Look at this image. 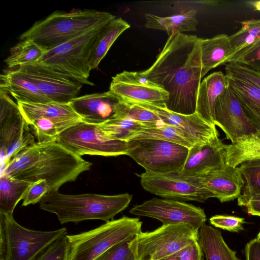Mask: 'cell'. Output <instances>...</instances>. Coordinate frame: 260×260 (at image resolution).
Here are the masks:
<instances>
[{"label":"cell","mask_w":260,"mask_h":260,"mask_svg":"<svg viewBox=\"0 0 260 260\" xmlns=\"http://www.w3.org/2000/svg\"><path fill=\"white\" fill-rule=\"evenodd\" d=\"M130 25L120 17L116 18L99 31L93 45L89 59L91 70L98 67L109 49Z\"/></svg>","instance_id":"26"},{"label":"cell","mask_w":260,"mask_h":260,"mask_svg":"<svg viewBox=\"0 0 260 260\" xmlns=\"http://www.w3.org/2000/svg\"><path fill=\"white\" fill-rule=\"evenodd\" d=\"M215 125L222 130L232 143L238 138L256 132L229 85L216 103Z\"/></svg>","instance_id":"16"},{"label":"cell","mask_w":260,"mask_h":260,"mask_svg":"<svg viewBox=\"0 0 260 260\" xmlns=\"http://www.w3.org/2000/svg\"><path fill=\"white\" fill-rule=\"evenodd\" d=\"M254 159H260V136L255 133L238 138L226 145V165L236 168L244 161Z\"/></svg>","instance_id":"29"},{"label":"cell","mask_w":260,"mask_h":260,"mask_svg":"<svg viewBox=\"0 0 260 260\" xmlns=\"http://www.w3.org/2000/svg\"><path fill=\"white\" fill-rule=\"evenodd\" d=\"M159 260H180V257L176 255L166 257Z\"/></svg>","instance_id":"49"},{"label":"cell","mask_w":260,"mask_h":260,"mask_svg":"<svg viewBox=\"0 0 260 260\" xmlns=\"http://www.w3.org/2000/svg\"><path fill=\"white\" fill-rule=\"evenodd\" d=\"M45 52L32 41L21 40L10 49V54L5 62L8 67L16 69L37 62Z\"/></svg>","instance_id":"33"},{"label":"cell","mask_w":260,"mask_h":260,"mask_svg":"<svg viewBox=\"0 0 260 260\" xmlns=\"http://www.w3.org/2000/svg\"><path fill=\"white\" fill-rule=\"evenodd\" d=\"M133 198L128 193L107 196L95 193L69 195L57 191H50L43 196L40 208L55 214L61 224L77 223L91 219L106 222L125 209Z\"/></svg>","instance_id":"4"},{"label":"cell","mask_w":260,"mask_h":260,"mask_svg":"<svg viewBox=\"0 0 260 260\" xmlns=\"http://www.w3.org/2000/svg\"><path fill=\"white\" fill-rule=\"evenodd\" d=\"M203 251L199 240L196 241L182 248L174 255L180 260H203Z\"/></svg>","instance_id":"44"},{"label":"cell","mask_w":260,"mask_h":260,"mask_svg":"<svg viewBox=\"0 0 260 260\" xmlns=\"http://www.w3.org/2000/svg\"><path fill=\"white\" fill-rule=\"evenodd\" d=\"M209 220L213 226L233 232L243 230L245 222L243 218L225 215H214Z\"/></svg>","instance_id":"42"},{"label":"cell","mask_w":260,"mask_h":260,"mask_svg":"<svg viewBox=\"0 0 260 260\" xmlns=\"http://www.w3.org/2000/svg\"><path fill=\"white\" fill-rule=\"evenodd\" d=\"M120 100L109 90L77 96L70 104L83 122L100 125L118 118Z\"/></svg>","instance_id":"17"},{"label":"cell","mask_w":260,"mask_h":260,"mask_svg":"<svg viewBox=\"0 0 260 260\" xmlns=\"http://www.w3.org/2000/svg\"><path fill=\"white\" fill-rule=\"evenodd\" d=\"M201 40L183 33L168 36L154 62L143 71L148 79L168 92L166 107L171 111L183 115L196 112L202 79Z\"/></svg>","instance_id":"1"},{"label":"cell","mask_w":260,"mask_h":260,"mask_svg":"<svg viewBox=\"0 0 260 260\" xmlns=\"http://www.w3.org/2000/svg\"><path fill=\"white\" fill-rule=\"evenodd\" d=\"M225 76L249 121L260 132V88L245 80Z\"/></svg>","instance_id":"23"},{"label":"cell","mask_w":260,"mask_h":260,"mask_svg":"<svg viewBox=\"0 0 260 260\" xmlns=\"http://www.w3.org/2000/svg\"><path fill=\"white\" fill-rule=\"evenodd\" d=\"M91 165L56 142H36L12 157L1 173L30 182L45 180L50 192L58 190L64 183L74 181Z\"/></svg>","instance_id":"2"},{"label":"cell","mask_w":260,"mask_h":260,"mask_svg":"<svg viewBox=\"0 0 260 260\" xmlns=\"http://www.w3.org/2000/svg\"><path fill=\"white\" fill-rule=\"evenodd\" d=\"M32 182L12 177L5 173L0 176V214H13L14 210Z\"/></svg>","instance_id":"31"},{"label":"cell","mask_w":260,"mask_h":260,"mask_svg":"<svg viewBox=\"0 0 260 260\" xmlns=\"http://www.w3.org/2000/svg\"><path fill=\"white\" fill-rule=\"evenodd\" d=\"M0 79V89L11 94L17 102L51 103L30 80L16 69L1 74Z\"/></svg>","instance_id":"22"},{"label":"cell","mask_w":260,"mask_h":260,"mask_svg":"<svg viewBox=\"0 0 260 260\" xmlns=\"http://www.w3.org/2000/svg\"><path fill=\"white\" fill-rule=\"evenodd\" d=\"M139 176L145 190L165 198L204 202L214 198L203 186L201 177L185 176L180 172L157 174L146 171Z\"/></svg>","instance_id":"12"},{"label":"cell","mask_w":260,"mask_h":260,"mask_svg":"<svg viewBox=\"0 0 260 260\" xmlns=\"http://www.w3.org/2000/svg\"><path fill=\"white\" fill-rule=\"evenodd\" d=\"M99 125L113 138L127 141L139 130L149 127V123H141L124 117L109 120Z\"/></svg>","instance_id":"36"},{"label":"cell","mask_w":260,"mask_h":260,"mask_svg":"<svg viewBox=\"0 0 260 260\" xmlns=\"http://www.w3.org/2000/svg\"><path fill=\"white\" fill-rule=\"evenodd\" d=\"M203 186L221 203L232 201L240 196L244 184L237 167L227 165L201 177Z\"/></svg>","instance_id":"20"},{"label":"cell","mask_w":260,"mask_h":260,"mask_svg":"<svg viewBox=\"0 0 260 260\" xmlns=\"http://www.w3.org/2000/svg\"><path fill=\"white\" fill-rule=\"evenodd\" d=\"M142 139L165 140L183 145L189 149L198 143L182 129L162 121L154 126L139 130L129 137L127 142Z\"/></svg>","instance_id":"30"},{"label":"cell","mask_w":260,"mask_h":260,"mask_svg":"<svg viewBox=\"0 0 260 260\" xmlns=\"http://www.w3.org/2000/svg\"><path fill=\"white\" fill-rule=\"evenodd\" d=\"M255 134L260 136V132H255Z\"/></svg>","instance_id":"51"},{"label":"cell","mask_w":260,"mask_h":260,"mask_svg":"<svg viewBox=\"0 0 260 260\" xmlns=\"http://www.w3.org/2000/svg\"><path fill=\"white\" fill-rule=\"evenodd\" d=\"M129 212L135 215L156 219L163 225L188 223L198 230L206 221L203 209L170 199L154 198L135 206Z\"/></svg>","instance_id":"13"},{"label":"cell","mask_w":260,"mask_h":260,"mask_svg":"<svg viewBox=\"0 0 260 260\" xmlns=\"http://www.w3.org/2000/svg\"><path fill=\"white\" fill-rule=\"evenodd\" d=\"M225 71L226 76L245 80L260 88V72L238 62L226 64Z\"/></svg>","instance_id":"38"},{"label":"cell","mask_w":260,"mask_h":260,"mask_svg":"<svg viewBox=\"0 0 260 260\" xmlns=\"http://www.w3.org/2000/svg\"><path fill=\"white\" fill-rule=\"evenodd\" d=\"M228 86L225 75L221 71L211 73L201 82L197 94L196 112L208 123L215 125L216 103Z\"/></svg>","instance_id":"21"},{"label":"cell","mask_w":260,"mask_h":260,"mask_svg":"<svg viewBox=\"0 0 260 260\" xmlns=\"http://www.w3.org/2000/svg\"><path fill=\"white\" fill-rule=\"evenodd\" d=\"M139 218L124 216L92 230L67 235L68 260H93L113 245L141 232Z\"/></svg>","instance_id":"5"},{"label":"cell","mask_w":260,"mask_h":260,"mask_svg":"<svg viewBox=\"0 0 260 260\" xmlns=\"http://www.w3.org/2000/svg\"><path fill=\"white\" fill-rule=\"evenodd\" d=\"M36 143L18 104L0 89L1 170L20 151Z\"/></svg>","instance_id":"11"},{"label":"cell","mask_w":260,"mask_h":260,"mask_svg":"<svg viewBox=\"0 0 260 260\" xmlns=\"http://www.w3.org/2000/svg\"><path fill=\"white\" fill-rule=\"evenodd\" d=\"M199 236L206 260H241L225 242L218 230L204 224L199 230Z\"/></svg>","instance_id":"27"},{"label":"cell","mask_w":260,"mask_h":260,"mask_svg":"<svg viewBox=\"0 0 260 260\" xmlns=\"http://www.w3.org/2000/svg\"><path fill=\"white\" fill-rule=\"evenodd\" d=\"M20 112L28 124L41 117L81 119L69 103H26L17 102Z\"/></svg>","instance_id":"28"},{"label":"cell","mask_w":260,"mask_h":260,"mask_svg":"<svg viewBox=\"0 0 260 260\" xmlns=\"http://www.w3.org/2000/svg\"><path fill=\"white\" fill-rule=\"evenodd\" d=\"M56 142L79 156L85 154L104 156L127 155L129 148L128 142L113 138L99 125L83 121L60 133Z\"/></svg>","instance_id":"9"},{"label":"cell","mask_w":260,"mask_h":260,"mask_svg":"<svg viewBox=\"0 0 260 260\" xmlns=\"http://www.w3.org/2000/svg\"><path fill=\"white\" fill-rule=\"evenodd\" d=\"M240 23L241 29L229 36L231 54L228 58L260 38V19L247 20Z\"/></svg>","instance_id":"35"},{"label":"cell","mask_w":260,"mask_h":260,"mask_svg":"<svg viewBox=\"0 0 260 260\" xmlns=\"http://www.w3.org/2000/svg\"><path fill=\"white\" fill-rule=\"evenodd\" d=\"M67 234L52 243L35 260H68Z\"/></svg>","instance_id":"39"},{"label":"cell","mask_w":260,"mask_h":260,"mask_svg":"<svg viewBox=\"0 0 260 260\" xmlns=\"http://www.w3.org/2000/svg\"><path fill=\"white\" fill-rule=\"evenodd\" d=\"M15 69L30 80L50 102L69 103L82 87L72 78L38 62Z\"/></svg>","instance_id":"15"},{"label":"cell","mask_w":260,"mask_h":260,"mask_svg":"<svg viewBox=\"0 0 260 260\" xmlns=\"http://www.w3.org/2000/svg\"><path fill=\"white\" fill-rule=\"evenodd\" d=\"M225 148L226 145L218 137L206 144H195L189 149L180 173L185 176L202 177L224 168L226 165Z\"/></svg>","instance_id":"18"},{"label":"cell","mask_w":260,"mask_h":260,"mask_svg":"<svg viewBox=\"0 0 260 260\" xmlns=\"http://www.w3.org/2000/svg\"><path fill=\"white\" fill-rule=\"evenodd\" d=\"M251 4L254 10L260 12V1H253Z\"/></svg>","instance_id":"48"},{"label":"cell","mask_w":260,"mask_h":260,"mask_svg":"<svg viewBox=\"0 0 260 260\" xmlns=\"http://www.w3.org/2000/svg\"><path fill=\"white\" fill-rule=\"evenodd\" d=\"M109 90L119 99L132 103H145L166 108L168 92L150 81L143 71H124L112 78Z\"/></svg>","instance_id":"14"},{"label":"cell","mask_w":260,"mask_h":260,"mask_svg":"<svg viewBox=\"0 0 260 260\" xmlns=\"http://www.w3.org/2000/svg\"><path fill=\"white\" fill-rule=\"evenodd\" d=\"M237 168L244 182L241 194L237 199L238 205L244 206L251 196L260 194V159L244 161Z\"/></svg>","instance_id":"34"},{"label":"cell","mask_w":260,"mask_h":260,"mask_svg":"<svg viewBox=\"0 0 260 260\" xmlns=\"http://www.w3.org/2000/svg\"><path fill=\"white\" fill-rule=\"evenodd\" d=\"M246 260H260V241L256 238L250 241L245 248Z\"/></svg>","instance_id":"45"},{"label":"cell","mask_w":260,"mask_h":260,"mask_svg":"<svg viewBox=\"0 0 260 260\" xmlns=\"http://www.w3.org/2000/svg\"><path fill=\"white\" fill-rule=\"evenodd\" d=\"M156 113L161 121L177 127L186 133L198 143L206 144L218 137L216 126L202 118L196 112L183 115L162 108L145 103H137Z\"/></svg>","instance_id":"19"},{"label":"cell","mask_w":260,"mask_h":260,"mask_svg":"<svg viewBox=\"0 0 260 260\" xmlns=\"http://www.w3.org/2000/svg\"><path fill=\"white\" fill-rule=\"evenodd\" d=\"M127 155L146 172L166 174L181 171L189 148L161 140L142 139L128 141Z\"/></svg>","instance_id":"10"},{"label":"cell","mask_w":260,"mask_h":260,"mask_svg":"<svg viewBox=\"0 0 260 260\" xmlns=\"http://www.w3.org/2000/svg\"><path fill=\"white\" fill-rule=\"evenodd\" d=\"M132 239L117 243L93 260H135L129 247Z\"/></svg>","instance_id":"40"},{"label":"cell","mask_w":260,"mask_h":260,"mask_svg":"<svg viewBox=\"0 0 260 260\" xmlns=\"http://www.w3.org/2000/svg\"><path fill=\"white\" fill-rule=\"evenodd\" d=\"M197 11L191 9L186 12L167 17L145 13L146 28L165 31L168 36L184 31H196L198 21Z\"/></svg>","instance_id":"24"},{"label":"cell","mask_w":260,"mask_h":260,"mask_svg":"<svg viewBox=\"0 0 260 260\" xmlns=\"http://www.w3.org/2000/svg\"><path fill=\"white\" fill-rule=\"evenodd\" d=\"M118 117H127L139 122L146 123L161 121L158 116L149 109L138 104L121 100L119 103Z\"/></svg>","instance_id":"37"},{"label":"cell","mask_w":260,"mask_h":260,"mask_svg":"<svg viewBox=\"0 0 260 260\" xmlns=\"http://www.w3.org/2000/svg\"><path fill=\"white\" fill-rule=\"evenodd\" d=\"M101 29L85 32L46 51L37 62L82 84L93 86L94 84L88 80L91 70L89 59L93 43Z\"/></svg>","instance_id":"8"},{"label":"cell","mask_w":260,"mask_h":260,"mask_svg":"<svg viewBox=\"0 0 260 260\" xmlns=\"http://www.w3.org/2000/svg\"><path fill=\"white\" fill-rule=\"evenodd\" d=\"M199 240V230L189 224H162L152 231L139 233L129 247L135 260H159Z\"/></svg>","instance_id":"7"},{"label":"cell","mask_w":260,"mask_h":260,"mask_svg":"<svg viewBox=\"0 0 260 260\" xmlns=\"http://www.w3.org/2000/svg\"><path fill=\"white\" fill-rule=\"evenodd\" d=\"M81 121L77 119L41 117L28 124L33 131L37 143L43 144L56 142L60 133Z\"/></svg>","instance_id":"32"},{"label":"cell","mask_w":260,"mask_h":260,"mask_svg":"<svg viewBox=\"0 0 260 260\" xmlns=\"http://www.w3.org/2000/svg\"><path fill=\"white\" fill-rule=\"evenodd\" d=\"M244 206L246 207L249 214L260 216V194L251 196L246 201Z\"/></svg>","instance_id":"46"},{"label":"cell","mask_w":260,"mask_h":260,"mask_svg":"<svg viewBox=\"0 0 260 260\" xmlns=\"http://www.w3.org/2000/svg\"><path fill=\"white\" fill-rule=\"evenodd\" d=\"M256 238L259 240L260 241V231L258 233L257 237H256Z\"/></svg>","instance_id":"50"},{"label":"cell","mask_w":260,"mask_h":260,"mask_svg":"<svg viewBox=\"0 0 260 260\" xmlns=\"http://www.w3.org/2000/svg\"><path fill=\"white\" fill-rule=\"evenodd\" d=\"M246 66L255 70L260 72V60L250 63Z\"/></svg>","instance_id":"47"},{"label":"cell","mask_w":260,"mask_h":260,"mask_svg":"<svg viewBox=\"0 0 260 260\" xmlns=\"http://www.w3.org/2000/svg\"><path fill=\"white\" fill-rule=\"evenodd\" d=\"M201 50L202 78L211 70L225 64L231 54L229 36L220 34L210 39H202Z\"/></svg>","instance_id":"25"},{"label":"cell","mask_w":260,"mask_h":260,"mask_svg":"<svg viewBox=\"0 0 260 260\" xmlns=\"http://www.w3.org/2000/svg\"><path fill=\"white\" fill-rule=\"evenodd\" d=\"M258 60H260V38L229 58L225 64L238 62L247 65Z\"/></svg>","instance_id":"41"},{"label":"cell","mask_w":260,"mask_h":260,"mask_svg":"<svg viewBox=\"0 0 260 260\" xmlns=\"http://www.w3.org/2000/svg\"><path fill=\"white\" fill-rule=\"evenodd\" d=\"M66 234V228L45 232L28 229L18 224L13 214H0V260H35Z\"/></svg>","instance_id":"6"},{"label":"cell","mask_w":260,"mask_h":260,"mask_svg":"<svg viewBox=\"0 0 260 260\" xmlns=\"http://www.w3.org/2000/svg\"><path fill=\"white\" fill-rule=\"evenodd\" d=\"M49 191V186L45 180L32 182L27 190L22 204V206L40 202L44 196Z\"/></svg>","instance_id":"43"},{"label":"cell","mask_w":260,"mask_h":260,"mask_svg":"<svg viewBox=\"0 0 260 260\" xmlns=\"http://www.w3.org/2000/svg\"><path fill=\"white\" fill-rule=\"evenodd\" d=\"M115 18L110 13L95 10L56 11L36 21L19 38L32 41L46 52L85 32L101 29Z\"/></svg>","instance_id":"3"}]
</instances>
